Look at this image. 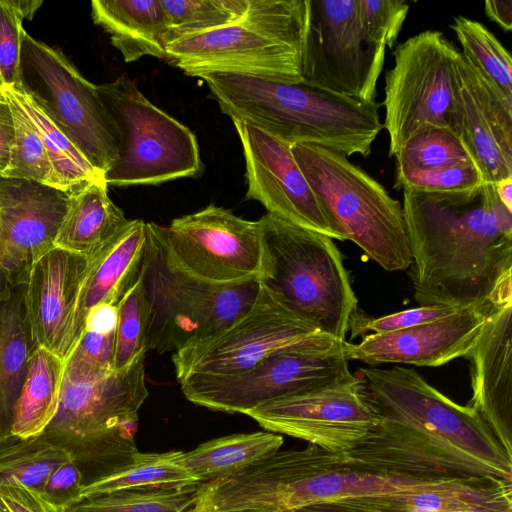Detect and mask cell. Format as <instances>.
Returning a JSON list of instances; mask_svg holds the SVG:
<instances>
[{
  "label": "cell",
  "instance_id": "6da1fadb",
  "mask_svg": "<svg viewBox=\"0 0 512 512\" xmlns=\"http://www.w3.org/2000/svg\"><path fill=\"white\" fill-rule=\"evenodd\" d=\"M402 208L420 306L490 308L512 301V212L494 184L403 189Z\"/></svg>",
  "mask_w": 512,
  "mask_h": 512
},
{
  "label": "cell",
  "instance_id": "7a4b0ae2",
  "mask_svg": "<svg viewBox=\"0 0 512 512\" xmlns=\"http://www.w3.org/2000/svg\"><path fill=\"white\" fill-rule=\"evenodd\" d=\"M221 111L289 145L321 146L346 157L371 152L383 124L378 102L365 103L306 82L207 73L199 76Z\"/></svg>",
  "mask_w": 512,
  "mask_h": 512
},
{
  "label": "cell",
  "instance_id": "3957f363",
  "mask_svg": "<svg viewBox=\"0 0 512 512\" xmlns=\"http://www.w3.org/2000/svg\"><path fill=\"white\" fill-rule=\"evenodd\" d=\"M446 480L372 472L346 465L337 454L310 445L277 450L218 479L222 512H285L345 499L423 490Z\"/></svg>",
  "mask_w": 512,
  "mask_h": 512
},
{
  "label": "cell",
  "instance_id": "277c9868",
  "mask_svg": "<svg viewBox=\"0 0 512 512\" xmlns=\"http://www.w3.org/2000/svg\"><path fill=\"white\" fill-rule=\"evenodd\" d=\"M308 0H248L236 22L166 45V62L189 76L230 73L304 82Z\"/></svg>",
  "mask_w": 512,
  "mask_h": 512
},
{
  "label": "cell",
  "instance_id": "5b68a950",
  "mask_svg": "<svg viewBox=\"0 0 512 512\" xmlns=\"http://www.w3.org/2000/svg\"><path fill=\"white\" fill-rule=\"evenodd\" d=\"M258 222L260 282L319 331L346 340L360 310L349 271L333 239L270 213Z\"/></svg>",
  "mask_w": 512,
  "mask_h": 512
},
{
  "label": "cell",
  "instance_id": "8992f818",
  "mask_svg": "<svg viewBox=\"0 0 512 512\" xmlns=\"http://www.w3.org/2000/svg\"><path fill=\"white\" fill-rule=\"evenodd\" d=\"M364 392L380 418L473 468L481 477L512 481V457L470 406L431 386L415 370L361 368Z\"/></svg>",
  "mask_w": 512,
  "mask_h": 512
},
{
  "label": "cell",
  "instance_id": "52a82bcc",
  "mask_svg": "<svg viewBox=\"0 0 512 512\" xmlns=\"http://www.w3.org/2000/svg\"><path fill=\"white\" fill-rule=\"evenodd\" d=\"M144 358L97 380L64 376L56 415L40 436L65 449L82 475L111 472L139 452L138 410L149 394Z\"/></svg>",
  "mask_w": 512,
  "mask_h": 512
},
{
  "label": "cell",
  "instance_id": "ba28073f",
  "mask_svg": "<svg viewBox=\"0 0 512 512\" xmlns=\"http://www.w3.org/2000/svg\"><path fill=\"white\" fill-rule=\"evenodd\" d=\"M290 149L311 190L344 240L353 241L387 271L411 266L412 256L399 201L341 153L305 143L293 144Z\"/></svg>",
  "mask_w": 512,
  "mask_h": 512
},
{
  "label": "cell",
  "instance_id": "9c48e42d",
  "mask_svg": "<svg viewBox=\"0 0 512 512\" xmlns=\"http://www.w3.org/2000/svg\"><path fill=\"white\" fill-rule=\"evenodd\" d=\"M141 277L148 304V350L174 353L227 329L254 304L259 277L211 283L173 268L166 260L161 226L146 222Z\"/></svg>",
  "mask_w": 512,
  "mask_h": 512
},
{
  "label": "cell",
  "instance_id": "30bf717a",
  "mask_svg": "<svg viewBox=\"0 0 512 512\" xmlns=\"http://www.w3.org/2000/svg\"><path fill=\"white\" fill-rule=\"evenodd\" d=\"M97 90L121 140L119 159L103 176L108 186L158 185L202 172L195 134L150 102L127 75Z\"/></svg>",
  "mask_w": 512,
  "mask_h": 512
},
{
  "label": "cell",
  "instance_id": "8fae6325",
  "mask_svg": "<svg viewBox=\"0 0 512 512\" xmlns=\"http://www.w3.org/2000/svg\"><path fill=\"white\" fill-rule=\"evenodd\" d=\"M345 342L317 332L273 351L243 373L186 378L181 390L196 405L246 415L272 400L354 377Z\"/></svg>",
  "mask_w": 512,
  "mask_h": 512
},
{
  "label": "cell",
  "instance_id": "7c38bea8",
  "mask_svg": "<svg viewBox=\"0 0 512 512\" xmlns=\"http://www.w3.org/2000/svg\"><path fill=\"white\" fill-rule=\"evenodd\" d=\"M18 87V86H17ZM100 173L120 156L118 127L88 81L59 49L21 35L20 86Z\"/></svg>",
  "mask_w": 512,
  "mask_h": 512
},
{
  "label": "cell",
  "instance_id": "4fadbf2b",
  "mask_svg": "<svg viewBox=\"0 0 512 512\" xmlns=\"http://www.w3.org/2000/svg\"><path fill=\"white\" fill-rule=\"evenodd\" d=\"M385 74L389 157L418 131L443 127L456 134L460 51L440 31L425 30L398 44Z\"/></svg>",
  "mask_w": 512,
  "mask_h": 512
},
{
  "label": "cell",
  "instance_id": "5bb4252c",
  "mask_svg": "<svg viewBox=\"0 0 512 512\" xmlns=\"http://www.w3.org/2000/svg\"><path fill=\"white\" fill-rule=\"evenodd\" d=\"M386 49L363 26L358 0H308L304 82L375 102Z\"/></svg>",
  "mask_w": 512,
  "mask_h": 512
},
{
  "label": "cell",
  "instance_id": "9a60e30c",
  "mask_svg": "<svg viewBox=\"0 0 512 512\" xmlns=\"http://www.w3.org/2000/svg\"><path fill=\"white\" fill-rule=\"evenodd\" d=\"M167 262L175 269L211 283H236L259 276L260 224L209 205L161 226Z\"/></svg>",
  "mask_w": 512,
  "mask_h": 512
},
{
  "label": "cell",
  "instance_id": "2e32d148",
  "mask_svg": "<svg viewBox=\"0 0 512 512\" xmlns=\"http://www.w3.org/2000/svg\"><path fill=\"white\" fill-rule=\"evenodd\" d=\"M319 331L293 313L260 282L249 311L222 332L173 353L180 383L193 376H230L243 373L273 351Z\"/></svg>",
  "mask_w": 512,
  "mask_h": 512
},
{
  "label": "cell",
  "instance_id": "e0dca14e",
  "mask_svg": "<svg viewBox=\"0 0 512 512\" xmlns=\"http://www.w3.org/2000/svg\"><path fill=\"white\" fill-rule=\"evenodd\" d=\"M246 415L269 432L298 438L333 453L356 447L380 419L355 375L272 400Z\"/></svg>",
  "mask_w": 512,
  "mask_h": 512
},
{
  "label": "cell",
  "instance_id": "ac0fdd59",
  "mask_svg": "<svg viewBox=\"0 0 512 512\" xmlns=\"http://www.w3.org/2000/svg\"><path fill=\"white\" fill-rule=\"evenodd\" d=\"M69 193L0 175V299L27 284L35 263L56 247Z\"/></svg>",
  "mask_w": 512,
  "mask_h": 512
},
{
  "label": "cell",
  "instance_id": "d6986e66",
  "mask_svg": "<svg viewBox=\"0 0 512 512\" xmlns=\"http://www.w3.org/2000/svg\"><path fill=\"white\" fill-rule=\"evenodd\" d=\"M233 124L245 158L246 198L294 225L344 241L297 165L291 145L247 123Z\"/></svg>",
  "mask_w": 512,
  "mask_h": 512
},
{
  "label": "cell",
  "instance_id": "ffe728a7",
  "mask_svg": "<svg viewBox=\"0 0 512 512\" xmlns=\"http://www.w3.org/2000/svg\"><path fill=\"white\" fill-rule=\"evenodd\" d=\"M493 307V306H492ZM490 308L466 307L405 330L367 334L358 344L345 342L348 360L438 367L466 358L476 344Z\"/></svg>",
  "mask_w": 512,
  "mask_h": 512
},
{
  "label": "cell",
  "instance_id": "44dd1931",
  "mask_svg": "<svg viewBox=\"0 0 512 512\" xmlns=\"http://www.w3.org/2000/svg\"><path fill=\"white\" fill-rule=\"evenodd\" d=\"M484 183L512 177V98L488 81L460 52L457 127Z\"/></svg>",
  "mask_w": 512,
  "mask_h": 512
},
{
  "label": "cell",
  "instance_id": "7402d4cb",
  "mask_svg": "<svg viewBox=\"0 0 512 512\" xmlns=\"http://www.w3.org/2000/svg\"><path fill=\"white\" fill-rule=\"evenodd\" d=\"M92 258L54 247L33 266L26 308L34 341L66 361L74 347L80 292Z\"/></svg>",
  "mask_w": 512,
  "mask_h": 512
},
{
  "label": "cell",
  "instance_id": "603a6c76",
  "mask_svg": "<svg viewBox=\"0 0 512 512\" xmlns=\"http://www.w3.org/2000/svg\"><path fill=\"white\" fill-rule=\"evenodd\" d=\"M471 362L473 408L512 457V301L493 306L466 357Z\"/></svg>",
  "mask_w": 512,
  "mask_h": 512
},
{
  "label": "cell",
  "instance_id": "cb8c5ba5",
  "mask_svg": "<svg viewBox=\"0 0 512 512\" xmlns=\"http://www.w3.org/2000/svg\"><path fill=\"white\" fill-rule=\"evenodd\" d=\"M395 157L396 189L447 192L484 183L468 148L448 128L418 131L402 144Z\"/></svg>",
  "mask_w": 512,
  "mask_h": 512
},
{
  "label": "cell",
  "instance_id": "d4e9b609",
  "mask_svg": "<svg viewBox=\"0 0 512 512\" xmlns=\"http://www.w3.org/2000/svg\"><path fill=\"white\" fill-rule=\"evenodd\" d=\"M146 244V222L129 220L123 230L92 258L76 310L74 346L84 330L88 312L102 304L117 305L138 279Z\"/></svg>",
  "mask_w": 512,
  "mask_h": 512
},
{
  "label": "cell",
  "instance_id": "484cf974",
  "mask_svg": "<svg viewBox=\"0 0 512 512\" xmlns=\"http://www.w3.org/2000/svg\"><path fill=\"white\" fill-rule=\"evenodd\" d=\"M68 193V206L56 246L93 258L123 230L129 220L109 198L104 177L77 184Z\"/></svg>",
  "mask_w": 512,
  "mask_h": 512
},
{
  "label": "cell",
  "instance_id": "4316f807",
  "mask_svg": "<svg viewBox=\"0 0 512 512\" xmlns=\"http://www.w3.org/2000/svg\"><path fill=\"white\" fill-rule=\"evenodd\" d=\"M91 16L126 62L144 56L166 60L168 29L161 0H94Z\"/></svg>",
  "mask_w": 512,
  "mask_h": 512
},
{
  "label": "cell",
  "instance_id": "83f0119b",
  "mask_svg": "<svg viewBox=\"0 0 512 512\" xmlns=\"http://www.w3.org/2000/svg\"><path fill=\"white\" fill-rule=\"evenodd\" d=\"M36 347L26 308V284H21L0 299V442L12 435L16 403Z\"/></svg>",
  "mask_w": 512,
  "mask_h": 512
},
{
  "label": "cell",
  "instance_id": "f1b7e54d",
  "mask_svg": "<svg viewBox=\"0 0 512 512\" xmlns=\"http://www.w3.org/2000/svg\"><path fill=\"white\" fill-rule=\"evenodd\" d=\"M65 374V360L36 347L16 403L11 433L28 439L40 436L56 415Z\"/></svg>",
  "mask_w": 512,
  "mask_h": 512
},
{
  "label": "cell",
  "instance_id": "f546056e",
  "mask_svg": "<svg viewBox=\"0 0 512 512\" xmlns=\"http://www.w3.org/2000/svg\"><path fill=\"white\" fill-rule=\"evenodd\" d=\"M284 440L273 432L232 434L212 439L195 449L174 451V461L199 483L235 473L280 449Z\"/></svg>",
  "mask_w": 512,
  "mask_h": 512
},
{
  "label": "cell",
  "instance_id": "4dcf8cb0",
  "mask_svg": "<svg viewBox=\"0 0 512 512\" xmlns=\"http://www.w3.org/2000/svg\"><path fill=\"white\" fill-rule=\"evenodd\" d=\"M200 484L119 489L82 497L63 512H194Z\"/></svg>",
  "mask_w": 512,
  "mask_h": 512
},
{
  "label": "cell",
  "instance_id": "1f68e13d",
  "mask_svg": "<svg viewBox=\"0 0 512 512\" xmlns=\"http://www.w3.org/2000/svg\"><path fill=\"white\" fill-rule=\"evenodd\" d=\"M70 459L65 449L41 436L11 435L0 442V484H21L41 494L51 473Z\"/></svg>",
  "mask_w": 512,
  "mask_h": 512
},
{
  "label": "cell",
  "instance_id": "d6a6232c",
  "mask_svg": "<svg viewBox=\"0 0 512 512\" xmlns=\"http://www.w3.org/2000/svg\"><path fill=\"white\" fill-rule=\"evenodd\" d=\"M9 86L43 141L52 166L55 188L68 192L77 184L103 177L27 94L17 86Z\"/></svg>",
  "mask_w": 512,
  "mask_h": 512
},
{
  "label": "cell",
  "instance_id": "836d02e7",
  "mask_svg": "<svg viewBox=\"0 0 512 512\" xmlns=\"http://www.w3.org/2000/svg\"><path fill=\"white\" fill-rule=\"evenodd\" d=\"M173 457L174 451L139 452L127 465L81 488L80 498L133 487L185 486L199 483Z\"/></svg>",
  "mask_w": 512,
  "mask_h": 512
},
{
  "label": "cell",
  "instance_id": "e575fe53",
  "mask_svg": "<svg viewBox=\"0 0 512 512\" xmlns=\"http://www.w3.org/2000/svg\"><path fill=\"white\" fill-rule=\"evenodd\" d=\"M450 28L462 47V55L488 81L512 98V58L510 52L482 23L455 16Z\"/></svg>",
  "mask_w": 512,
  "mask_h": 512
},
{
  "label": "cell",
  "instance_id": "d590c367",
  "mask_svg": "<svg viewBox=\"0 0 512 512\" xmlns=\"http://www.w3.org/2000/svg\"><path fill=\"white\" fill-rule=\"evenodd\" d=\"M0 91L11 107L15 129L9 164L0 175L54 187L52 166L35 125L9 85L2 86Z\"/></svg>",
  "mask_w": 512,
  "mask_h": 512
},
{
  "label": "cell",
  "instance_id": "8d00e7d4",
  "mask_svg": "<svg viewBox=\"0 0 512 512\" xmlns=\"http://www.w3.org/2000/svg\"><path fill=\"white\" fill-rule=\"evenodd\" d=\"M167 24V44L238 21L248 0H161Z\"/></svg>",
  "mask_w": 512,
  "mask_h": 512
},
{
  "label": "cell",
  "instance_id": "74e56055",
  "mask_svg": "<svg viewBox=\"0 0 512 512\" xmlns=\"http://www.w3.org/2000/svg\"><path fill=\"white\" fill-rule=\"evenodd\" d=\"M113 370H126L148 351V304L141 273L116 305Z\"/></svg>",
  "mask_w": 512,
  "mask_h": 512
},
{
  "label": "cell",
  "instance_id": "f35d334b",
  "mask_svg": "<svg viewBox=\"0 0 512 512\" xmlns=\"http://www.w3.org/2000/svg\"><path fill=\"white\" fill-rule=\"evenodd\" d=\"M115 330L85 328L65 361L64 376L72 380H97L114 373Z\"/></svg>",
  "mask_w": 512,
  "mask_h": 512
},
{
  "label": "cell",
  "instance_id": "ab89813d",
  "mask_svg": "<svg viewBox=\"0 0 512 512\" xmlns=\"http://www.w3.org/2000/svg\"><path fill=\"white\" fill-rule=\"evenodd\" d=\"M23 20L16 0H0V88L20 86Z\"/></svg>",
  "mask_w": 512,
  "mask_h": 512
},
{
  "label": "cell",
  "instance_id": "60d3db41",
  "mask_svg": "<svg viewBox=\"0 0 512 512\" xmlns=\"http://www.w3.org/2000/svg\"><path fill=\"white\" fill-rule=\"evenodd\" d=\"M363 26L376 41L392 48L409 12L403 0H358Z\"/></svg>",
  "mask_w": 512,
  "mask_h": 512
},
{
  "label": "cell",
  "instance_id": "b9f144b4",
  "mask_svg": "<svg viewBox=\"0 0 512 512\" xmlns=\"http://www.w3.org/2000/svg\"><path fill=\"white\" fill-rule=\"evenodd\" d=\"M456 308L432 305L420 306L377 318H369L359 311L350 326L351 338L364 333L382 334L405 330L431 321H435L453 313Z\"/></svg>",
  "mask_w": 512,
  "mask_h": 512
},
{
  "label": "cell",
  "instance_id": "7bdbcfd3",
  "mask_svg": "<svg viewBox=\"0 0 512 512\" xmlns=\"http://www.w3.org/2000/svg\"><path fill=\"white\" fill-rule=\"evenodd\" d=\"M81 487V473L73 459H70L51 473L41 495L50 505L63 512L80 499Z\"/></svg>",
  "mask_w": 512,
  "mask_h": 512
},
{
  "label": "cell",
  "instance_id": "ee69618b",
  "mask_svg": "<svg viewBox=\"0 0 512 512\" xmlns=\"http://www.w3.org/2000/svg\"><path fill=\"white\" fill-rule=\"evenodd\" d=\"M0 512H62L21 484H0Z\"/></svg>",
  "mask_w": 512,
  "mask_h": 512
},
{
  "label": "cell",
  "instance_id": "f6af8a7d",
  "mask_svg": "<svg viewBox=\"0 0 512 512\" xmlns=\"http://www.w3.org/2000/svg\"><path fill=\"white\" fill-rule=\"evenodd\" d=\"M285 512H424L413 509L391 507L377 502L373 497L345 499L327 503H316Z\"/></svg>",
  "mask_w": 512,
  "mask_h": 512
},
{
  "label": "cell",
  "instance_id": "bcb514c9",
  "mask_svg": "<svg viewBox=\"0 0 512 512\" xmlns=\"http://www.w3.org/2000/svg\"><path fill=\"white\" fill-rule=\"evenodd\" d=\"M15 129L11 107L0 91V174L7 168Z\"/></svg>",
  "mask_w": 512,
  "mask_h": 512
},
{
  "label": "cell",
  "instance_id": "7dc6e473",
  "mask_svg": "<svg viewBox=\"0 0 512 512\" xmlns=\"http://www.w3.org/2000/svg\"><path fill=\"white\" fill-rule=\"evenodd\" d=\"M485 14L505 31L512 30V1L489 0L484 3Z\"/></svg>",
  "mask_w": 512,
  "mask_h": 512
},
{
  "label": "cell",
  "instance_id": "c3c4849f",
  "mask_svg": "<svg viewBox=\"0 0 512 512\" xmlns=\"http://www.w3.org/2000/svg\"><path fill=\"white\" fill-rule=\"evenodd\" d=\"M494 187L500 202L512 212V177L498 181Z\"/></svg>",
  "mask_w": 512,
  "mask_h": 512
},
{
  "label": "cell",
  "instance_id": "681fc988",
  "mask_svg": "<svg viewBox=\"0 0 512 512\" xmlns=\"http://www.w3.org/2000/svg\"><path fill=\"white\" fill-rule=\"evenodd\" d=\"M16 4L20 9L21 13L24 16V19L31 20L38 10V8L42 5V1L40 0H16Z\"/></svg>",
  "mask_w": 512,
  "mask_h": 512
},
{
  "label": "cell",
  "instance_id": "f907efd6",
  "mask_svg": "<svg viewBox=\"0 0 512 512\" xmlns=\"http://www.w3.org/2000/svg\"><path fill=\"white\" fill-rule=\"evenodd\" d=\"M237 512H257V511H237Z\"/></svg>",
  "mask_w": 512,
  "mask_h": 512
}]
</instances>
